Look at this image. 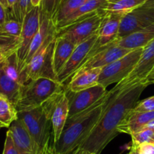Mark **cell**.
Masks as SVG:
<instances>
[{"label":"cell","instance_id":"d590c367","mask_svg":"<svg viewBox=\"0 0 154 154\" xmlns=\"http://www.w3.org/2000/svg\"><path fill=\"white\" fill-rule=\"evenodd\" d=\"M17 1H18V0H7V2H8V8H9V9L12 8L13 7H14V5L17 4ZM9 9H8V10H9Z\"/></svg>","mask_w":154,"mask_h":154},{"label":"cell","instance_id":"44dd1931","mask_svg":"<svg viewBox=\"0 0 154 154\" xmlns=\"http://www.w3.org/2000/svg\"><path fill=\"white\" fill-rule=\"evenodd\" d=\"M76 45L63 37H56L53 53V63L56 74L62 69Z\"/></svg>","mask_w":154,"mask_h":154},{"label":"cell","instance_id":"f35d334b","mask_svg":"<svg viewBox=\"0 0 154 154\" xmlns=\"http://www.w3.org/2000/svg\"><path fill=\"white\" fill-rule=\"evenodd\" d=\"M42 0H31L32 6H39Z\"/></svg>","mask_w":154,"mask_h":154},{"label":"cell","instance_id":"1f68e13d","mask_svg":"<svg viewBox=\"0 0 154 154\" xmlns=\"http://www.w3.org/2000/svg\"><path fill=\"white\" fill-rule=\"evenodd\" d=\"M2 154H20L18 149H17V147L14 145V142H13L11 134L8 131L6 133V137H5Z\"/></svg>","mask_w":154,"mask_h":154},{"label":"cell","instance_id":"ba28073f","mask_svg":"<svg viewBox=\"0 0 154 154\" xmlns=\"http://www.w3.org/2000/svg\"><path fill=\"white\" fill-rule=\"evenodd\" d=\"M51 125V133L54 143L58 140L69 114V100L65 88L53 95L44 104Z\"/></svg>","mask_w":154,"mask_h":154},{"label":"cell","instance_id":"cb8c5ba5","mask_svg":"<svg viewBox=\"0 0 154 154\" xmlns=\"http://www.w3.org/2000/svg\"><path fill=\"white\" fill-rule=\"evenodd\" d=\"M87 0H62L52 19L56 29H59L66 19L80 8Z\"/></svg>","mask_w":154,"mask_h":154},{"label":"cell","instance_id":"7bdbcfd3","mask_svg":"<svg viewBox=\"0 0 154 154\" xmlns=\"http://www.w3.org/2000/svg\"><path fill=\"white\" fill-rule=\"evenodd\" d=\"M128 154H140V153L137 152V149H136L135 148L131 146V149H130V151H129V152H128Z\"/></svg>","mask_w":154,"mask_h":154},{"label":"cell","instance_id":"5b68a950","mask_svg":"<svg viewBox=\"0 0 154 154\" xmlns=\"http://www.w3.org/2000/svg\"><path fill=\"white\" fill-rule=\"evenodd\" d=\"M17 118L29 131L38 147L42 149L52 135L49 116L44 106L17 112Z\"/></svg>","mask_w":154,"mask_h":154},{"label":"cell","instance_id":"6da1fadb","mask_svg":"<svg viewBox=\"0 0 154 154\" xmlns=\"http://www.w3.org/2000/svg\"><path fill=\"white\" fill-rule=\"evenodd\" d=\"M148 85L146 82L123 86L116 85L108 91L109 97L100 120L79 149L92 154H100L109 142L119 135L117 127L135 106Z\"/></svg>","mask_w":154,"mask_h":154},{"label":"cell","instance_id":"e575fe53","mask_svg":"<svg viewBox=\"0 0 154 154\" xmlns=\"http://www.w3.org/2000/svg\"><path fill=\"white\" fill-rule=\"evenodd\" d=\"M143 6L146 7V8H152V9H154V0H148L147 2L143 5Z\"/></svg>","mask_w":154,"mask_h":154},{"label":"cell","instance_id":"836d02e7","mask_svg":"<svg viewBox=\"0 0 154 154\" xmlns=\"http://www.w3.org/2000/svg\"><path fill=\"white\" fill-rule=\"evenodd\" d=\"M8 19H9L8 10L6 9L0 2V26H2Z\"/></svg>","mask_w":154,"mask_h":154},{"label":"cell","instance_id":"484cf974","mask_svg":"<svg viewBox=\"0 0 154 154\" xmlns=\"http://www.w3.org/2000/svg\"><path fill=\"white\" fill-rule=\"evenodd\" d=\"M148 0H107L104 10L110 12L126 14L144 5Z\"/></svg>","mask_w":154,"mask_h":154},{"label":"cell","instance_id":"7c38bea8","mask_svg":"<svg viewBox=\"0 0 154 154\" xmlns=\"http://www.w3.org/2000/svg\"><path fill=\"white\" fill-rule=\"evenodd\" d=\"M65 91L69 100V114L67 119L86 110L102 98L108 91L106 88L99 84L77 92H72L66 89Z\"/></svg>","mask_w":154,"mask_h":154},{"label":"cell","instance_id":"4316f807","mask_svg":"<svg viewBox=\"0 0 154 154\" xmlns=\"http://www.w3.org/2000/svg\"><path fill=\"white\" fill-rule=\"evenodd\" d=\"M17 119V110L15 106L5 97L0 96V123L8 128Z\"/></svg>","mask_w":154,"mask_h":154},{"label":"cell","instance_id":"ac0fdd59","mask_svg":"<svg viewBox=\"0 0 154 154\" xmlns=\"http://www.w3.org/2000/svg\"><path fill=\"white\" fill-rule=\"evenodd\" d=\"M100 70L101 69L99 68L77 70L71 76L65 89L72 92H77L97 85Z\"/></svg>","mask_w":154,"mask_h":154},{"label":"cell","instance_id":"8fae6325","mask_svg":"<svg viewBox=\"0 0 154 154\" xmlns=\"http://www.w3.org/2000/svg\"><path fill=\"white\" fill-rule=\"evenodd\" d=\"M131 50L123 48L118 44V39L104 46L94 48L90 52L88 58L79 69H102L110 64L115 60L121 58ZM78 69V70H79Z\"/></svg>","mask_w":154,"mask_h":154},{"label":"cell","instance_id":"c3c4849f","mask_svg":"<svg viewBox=\"0 0 154 154\" xmlns=\"http://www.w3.org/2000/svg\"><path fill=\"white\" fill-rule=\"evenodd\" d=\"M152 140H154V137H153V138H152ZM152 140H151V141H152Z\"/></svg>","mask_w":154,"mask_h":154},{"label":"cell","instance_id":"7dc6e473","mask_svg":"<svg viewBox=\"0 0 154 154\" xmlns=\"http://www.w3.org/2000/svg\"><path fill=\"white\" fill-rule=\"evenodd\" d=\"M150 143H152V144H153V145H154V140H152V141H151V142H150Z\"/></svg>","mask_w":154,"mask_h":154},{"label":"cell","instance_id":"9a60e30c","mask_svg":"<svg viewBox=\"0 0 154 154\" xmlns=\"http://www.w3.org/2000/svg\"><path fill=\"white\" fill-rule=\"evenodd\" d=\"M14 145L20 154H38L40 149L32 140L23 122L17 118L8 127Z\"/></svg>","mask_w":154,"mask_h":154},{"label":"cell","instance_id":"b9f144b4","mask_svg":"<svg viewBox=\"0 0 154 154\" xmlns=\"http://www.w3.org/2000/svg\"><path fill=\"white\" fill-rule=\"evenodd\" d=\"M0 2L2 4V5H3L4 7H5L6 9H9V8H8V2H7V0H0Z\"/></svg>","mask_w":154,"mask_h":154},{"label":"cell","instance_id":"3957f363","mask_svg":"<svg viewBox=\"0 0 154 154\" xmlns=\"http://www.w3.org/2000/svg\"><path fill=\"white\" fill-rule=\"evenodd\" d=\"M63 88V84L53 79L47 78L30 79L22 85L16 109L19 112L38 107Z\"/></svg>","mask_w":154,"mask_h":154},{"label":"cell","instance_id":"4fadbf2b","mask_svg":"<svg viewBox=\"0 0 154 154\" xmlns=\"http://www.w3.org/2000/svg\"><path fill=\"white\" fill-rule=\"evenodd\" d=\"M154 22V9L140 6L123 15L119 26L118 39L146 27Z\"/></svg>","mask_w":154,"mask_h":154},{"label":"cell","instance_id":"8992f818","mask_svg":"<svg viewBox=\"0 0 154 154\" xmlns=\"http://www.w3.org/2000/svg\"><path fill=\"white\" fill-rule=\"evenodd\" d=\"M56 37L57 35L50 38L25 66L23 70L26 72L27 81L38 78H47L57 81L53 63Z\"/></svg>","mask_w":154,"mask_h":154},{"label":"cell","instance_id":"8d00e7d4","mask_svg":"<svg viewBox=\"0 0 154 154\" xmlns=\"http://www.w3.org/2000/svg\"><path fill=\"white\" fill-rule=\"evenodd\" d=\"M7 56L8 55L6 54V53H5L3 50L0 48V63L2 61V60H3L4 59L7 57Z\"/></svg>","mask_w":154,"mask_h":154},{"label":"cell","instance_id":"e0dca14e","mask_svg":"<svg viewBox=\"0 0 154 154\" xmlns=\"http://www.w3.org/2000/svg\"><path fill=\"white\" fill-rule=\"evenodd\" d=\"M21 29L22 23L12 18L8 19L0 26V48L7 55L17 51Z\"/></svg>","mask_w":154,"mask_h":154},{"label":"cell","instance_id":"30bf717a","mask_svg":"<svg viewBox=\"0 0 154 154\" xmlns=\"http://www.w3.org/2000/svg\"><path fill=\"white\" fill-rule=\"evenodd\" d=\"M97 37L98 32L75 47L66 63L57 72V79L60 83L63 85L86 61L90 52L97 42Z\"/></svg>","mask_w":154,"mask_h":154},{"label":"cell","instance_id":"ab89813d","mask_svg":"<svg viewBox=\"0 0 154 154\" xmlns=\"http://www.w3.org/2000/svg\"><path fill=\"white\" fill-rule=\"evenodd\" d=\"M70 154H85V151L83 150V149H80L79 148H77L75 150L71 152Z\"/></svg>","mask_w":154,"mask_h":154},{"label":"cell","instance_id":"ee69618b","mask_svg":"<svg viewBox=\"0 0 154 154\" xmlns=\"http://www.w3.org/2000/svg\"><path fill=\"white\" fill-rule=\"evenodd\" d=\"M4 128V125L0 123V128Z\"/></svg>","mask_w":154,"mask_h":154},{"label":"cell","instance_id":"d4e9b609","mask_svg":"<svg viewBox=\"0 0 154 154\" xmlns=\"http://www.w3.org/2000/svg\"><path fill=\"white\" fill-rule=\"evenodd\" d=\"M106 2H107V0H87L80 8H78L73 14H71L66 19V21L63 23V25L60 28L69 24L72 22L76 20L77 19L80 18V17L87 15V14L99 11V10H104Z\"/></svg>","mask_w":154,"mask_h":154},{"label":"cell","instance_id":"603a6c76","mask_svg":"<svg viewBox=\"0 0 154 154\" xmlns=\"http://www.w3.org/2000/svg\"><path fill=\"white\" fill-rule=\"evenodd\" d=\"M22 85L8 77L0 68V96L8 99L15 106L20 97Z\"/></svg>","mask_w":154,"mask_h":154},{"label":"cell","instance_id":"f546056e","mask_svg":"<svg viewBox=\"0 0 154 154\" xmlns=\"http://www.w3.org/2000/svg\"><path fill=\"white\" fill-rule=\"evenodd\" d=\"M62 0H42L39 5L41 11L52 20Z\"/></svg>","mask_w":154,"mask_h":154},{"label":"cell","instance_id":"5bb4252c","mask_svg":"<svg viewBox=\"0 0 154 154\" xmlns=\"http://www.w3.org/2000/svg\"><path fill=\"white\" fill-rule=\"evenodd\" d=\"M154 68V38L143 48L141 56L135 67L122 81L116 85L123 86L125 85L146 82ZM148 83V82H147ZM149 84V83H148Z\"/></svg>","mask_w":154,"mask_h":154},{"label":"cell","instance_id":"d6986e66","mask_svg":"<svg viewBox=\"0 0 154 154\" xmlns=\"http://www.w3.org/2000/svg\"><path fill=\"white\" fill-rule=\"evenodd\" d=\"M152 119H154V111L139 112L131 109L117 127V131L119 134L131 135L145 128Z\"/></svg>","mask_w":154,"mask_h":154},{"label":"cell","instance_id":"bcb514c9","mask_svg":"<svg viewBox=\"0 0 154 154\" xmlns=\"http://www.w3.org/2000/svg\"><path fill=\"white\" fill-rule=\"evenodd\" d=\"M152 73H154V68H153V69H152V72H151V73H150V75H151V74H152ZM147 78H148V77H147Z\"/></svg>","mask_w":154,"mask_h":154},{"label":"cell","instance_id":"681fc988","mask_svg":"<svg viewBox=\"0 0 154 154\" xmlns=\"http://www.w3.org/2000/svg\"><path fill=\"white\" fill-rule=\"evenodd\" d=\"M38 154H39V152H38Z\"/></svg>","mask_w":154,"mask_h":154},{"label":"cell","instance_id":"83f0119b","mask_svg":"<svg viewBox=\"0 0 154 154\" xmlns=\"http://www.w3.org/2000/svg\"><path fill=\"white\" fill-rule=\"evenodd\" d=\"M31 0H18L12 8L8 10L9 18L14 19L22 23L26 14L32 9Z\"/></svg>","mask_w":154,"mask_h":154},{"label":"cell","instance_id":"4dcf8cb0","mask_svg":"<svg viewBox=\"0 0 154 154\" xmlns=\"http://www.w3.org/2000/svg\"><path fill=\"white\" fill-rule=\"evenodd\" d=\"M132 110L134 112H139L154 111V96L147 97V98L144 99L141 101L137 102V103L133 108Z\"/></svg>","mask_w":154,"mask_h":154},{"label":"cell","instance_id":"74e56055","mask_svg":"<svg viewBox=\"0 0 154 154\" xmlns=\"http://www.w3.org/2000/svg\"><path fill=\"white\" fill-rule=\"evenodd\" d=\"M146 82L149 84L154 83V73L151 74V75H149V76H148V78L146 79Z\"/></svg>","mask_w":154,"mask_h":154},{"label":"cell","instance_id":"d6a6232c","mask_svg":"<svg viewBox=\"0 0 154 154\" xmlns=\"http://www.w3.org/2000/svg\"><path fill=\"white\" fill-rule=\"evenodd\" d=\"M140 154H154V145L151 143H143L137 146H132Z\"/></svg>","mask_w":154,"mask_h":154},{"label":"cell","instance_id":"9c48e42d","mask_svg":"<svg viewBox=\"0 0 154 154\" xmlns=\"http://www.w3.org/2000/svg\"><path fill=\"white\" fill-rule=\"evenodd\" d=\"M40 16V7L33 6L32 9L26 14L22 22L20 42H19L16 53L18 57L20 69L23 72H25V71H23V63L27 56L31 42L39 28Z\"/></svg>","mask_w":154,"mask_h":154},{"label":"cell","instance_id":"60d3db41","mask_svg":"<svg viewBox=\"0 0 154 154\" xmlns=\"http://www.w3.org/2000/svg\"><path fill=\"white\" fill-rule=\"evenodd\" d=\"M146 128H152V129L154 130V119L151 120L147 125H146Z\"/></svg>","mask_w":154,"mask_h":154},{"label":"cell","instance_id":"52a82bcc","mask_svg":"<svg viewBox=\"0 0 154 154\" xmlns=\"http://www.w3.org/2000/svg\"><path fill=\"white\" fill-rule=\"evenodd\" d=\"M143 49V48H138L131 50L121 58L102 68L97 84L106 88L112 84L122 81L135 67Z\"/></svg>","mask_w":154,"mask_h":154},{"label":"cell","instance_id":"277c9868","mask_svg":"<svg viewBox=\"0 0 154 154\" xmlns=\"http://www.w3.org/2000/svg\"><path fill=\"white\" fill-rule=\"evenodd\" d=\"M105 14L106 11L102 9L83 16L57 29V35L77 45L98 32Z\"/></svg>","mask_w":154,"mask_h":154},{"label":"cell","instance_id":"ffe728a7","mask_svg":"<svg viewBox=\"0 0 154 154\" xmlns=\"http://www.w3.org/2000/svg\"><path fill=\"white\" fill-rule=\"evenodd\" d=\"M153 38L154 22L137 32L118 39V44L123 48L133 50L138 48H144Z\"/></svg>","mask_w":154,"mask_h":154},{"label":"cell","instance_id":"7402d4cb","mask_svg":"<svg viewBox=\"0 0 154 154\" xmlns=\"http://www.w3.org/2000/svg\"><path fill=\"white\" fill-rule=\"evenodd\" d=\"M0 68L4 71V72L8 77H10L11 79L16 81L18 83L23 85L27 82L26 73L23 72L20 69L18 57H17L16 51L7 56L0 63Z\"/></svg>","mask_w":154,"mask_h":154},{"label":"cell","instance_id":"f1b7e54d","mask_svg":"<svg viewBox=\"0 0 154 154\" xmlns=\"http://www.w3.org/2000/svg\"><path fill=\"white\" fill-rule=\"evenodd\" d=\"M131 146H137L143 143H150L154 137V130L149 128H143L137 132L131 134Z\"/></svg>","mask_w":154,"mask_h":154},{"label":"cell","instance_id":"7a4b0ae2","mask_svg":"<svg viewBox=\"0 0 154 154\" xmlns=\"http://www.w3.org/2000/svg\"><path fill=\"white\" fill-rule=\"evenodd\" d=\"M108 97L107 91L102 98L86 110L67 119L60 138L54 143L56 153L70 154L79 147L100 120Z\"/></svg>","mask_w":154,"mask_h":154},{"label":"cell","instance_id":"2e32d148","mask_svg":"<svg viewBox=\"0 0 154 154\" xmlns=\"http://www.w3.org/2000/svg\"><path fill=\"white\" fill-rule=\"evenodd\" d=\"M125 14L106 11L98 31L95 47L104 46L118 39L121 20Z\"/></svg>","mask_w":154,"mask_h":154},{"label":"cell","instance_id":"f6af8a7d","mask_svg":"<svg viewBox=\"0 0 154 154\" xmlns=\"http://www.w3.org/2000/svg\"><path fill=\"white\" fill-rule=\"evenodd\" d=\"M85 154H92V153H90V152H87V151H85Z\"/></svg>","mask_w":154,"mask_h":154}]
</instances>
